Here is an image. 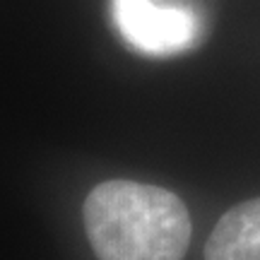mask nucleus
<instances>
[{"label":"nucleus","mask_w":260,"mask_h":260,"mask_svg":"<svg viewBox=\"0 0 260 260\" xmlns=\"http://www.w3.org/2000/svg\"><path fill=\"white\" fill-rule=\"evenodd\" d=\"M113 27L133 51L145 56H176L200 41V17L190 8L157 0H111Z\"/></svg>","instance_id":"2"},{"label":"nucleus","mask_w":260,"mask_h":260,"mask_svg":"<svg viewBox=\"0 0 260 260\" xmlns=\"http://www.w3.org/2000/svg\"><path fill=\"white\" fill-rule=\"evenodd\" d=\"M205 260H260V198L232 207L217 222Z\"/></svg>","instance_id":"3"},{"label":"nucleus","mask_w":260,"mask_h":260,"mask_svg":"<svg viewBox=\"0 0 260 260\" xmlns=\"http://www.w3.org/2000/svg\"><path fill=\"white\" fill-rule=\"evenodd\" d=\"M84 229L99 260H181L190 241L181 198L138 181L94 188L84 200Z\"/></svg>","instance_id":"1"}]
</instances>
